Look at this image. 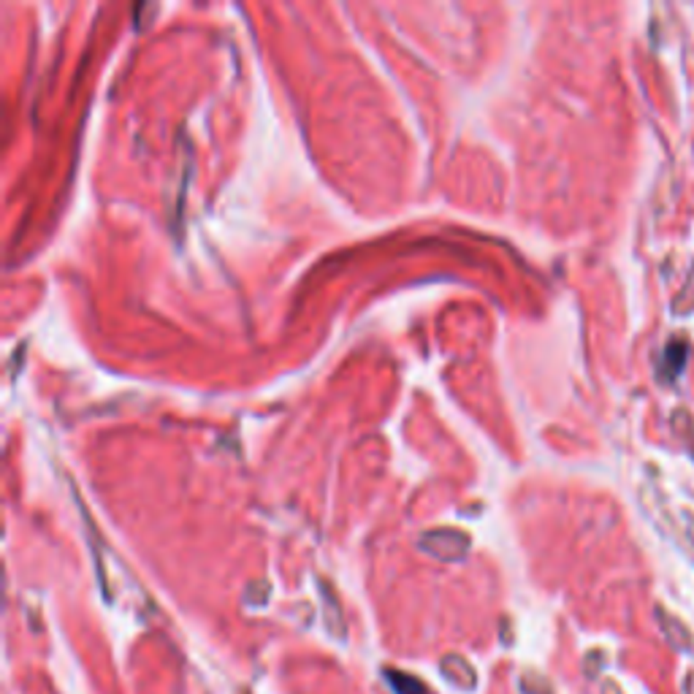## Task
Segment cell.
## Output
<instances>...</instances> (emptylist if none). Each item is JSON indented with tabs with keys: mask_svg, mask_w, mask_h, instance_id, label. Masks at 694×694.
Here are the masks:
<instances>
[{
	"mask_svg": "<svg viewBox=\"0 0 694 694\" xmlns=\"http://www.w3.org/2000/svg\"><path fill=\"white\" fill-rule=\"evenodd\" d=\"M439 672L445 675L447 683L464 689V691H473L478 686V672L473 670V664L464 659V656H455V654H447L442 662H439Z\"/></svg>",
	"mask_w": 694,
	"mask_h": 694,
	"instance_id": "6da1fadb",
	"label": "cell"
},
{
	"mask_svg": "<svg viewBox=\"0 0 694 694\" xmlns=\"http://www.w3.org/2000/svg\"><path fill=\"white\" fill-rule=\"evenodd\" d=\"M656 616H659V627H662L667 643H670L675 651H681V654H691V648H694L691 632H689L681 621H675L670 613H664V611H656Z\"/></svg>",
	"mask_w": 694,
	"mask_h": 694,
	"instance_id": "7a4b0ae2",
	"label": "cell"
},
{
	"mask_svg": "<svg viewBox=\"0 0 694 694\" xmlns=\"http://www.w3.org/2000/svg\"><path fill=\"white\" fill-rule=\"evenodd\" d=\"M686 364V342L675 339L664 347V356H662V364H659V377L664 380H672Z\"/></svg>",
	"mask_w": 694,
	"mask_h": 694,
	"instance_id": "3957f363",
	"label": "cell"
},
{
	"mask_svg": "<svg viewBox=\"0 0 694 694\" xmlns=\"http://www.w3.org/2000/svg\"><path fill=\"white\" fill-rule=\"evenodd\" d=\"M383 675H386L394 694H431L429 686L418 675H410V672H402V670H386Z\"/></svg>",
	"mask_w": 694,
	"mask_h": 694,
	"instance_id": "277c9868",
	"label": "cell"
},
{
	"mask_svg": "<svg viewBox=\"0 0 694 694\" xmlns=\"http://www.w3.org/2000/svg\"><path fill=\"white\" fill-rule=\"evenodd\" d=\"M672 312H675V315H686V312H694V266H691V274H689V280L683 282L681 293L675 296Z\"/></svg>",
	"mask_w": 694,
	"mask_h": 694,
	"instance_id": "5b68a950",
	"label": "cell"
},
{
	"mask_svg": "<svg viewBox=\"0 0 694 694\" xmlns=\"http://www.w3.org/2000/svg\"><path fill=\"white\" fill-rule=\"evenodd\" d=\"M518 689H521V694H553L551 683L540 672H524L518 678Z\"/></svg>",
	"mask_w": 694,
	"mask_h": 694,
	"instance_id": "8992f818",
	"label": "cell"
},
{
	"mask_svg": "<svg viewBox=\"0 0 694 694\" xmlns=\"http://www.w3.org/2000/svg\"><path fill=\"white\" fill-rule=\"evenodd\" d=\"M683 694H694V672H686V678H683Z\"/></svg>",
	"mask_w": 694,
	"mask_h": 694,
	"instance_id": "52a82bcc",
	"label": "cell"
},
{
	"mask_svg": "<svg viewBox=\"0 0 694 694\" xmlns=\"http://www.w3.org/2000/svg\"><path fill=\"white\" fill-rule=\"evenodd\" d=\"M603 694H621V689H619L613 681H605V683H603Z\"/></svg>",
	"mask_w": 694,
	"mask_h": 694,
	"instance_id": "ba28073f",
	"label": "cell"
}]
</instances>
